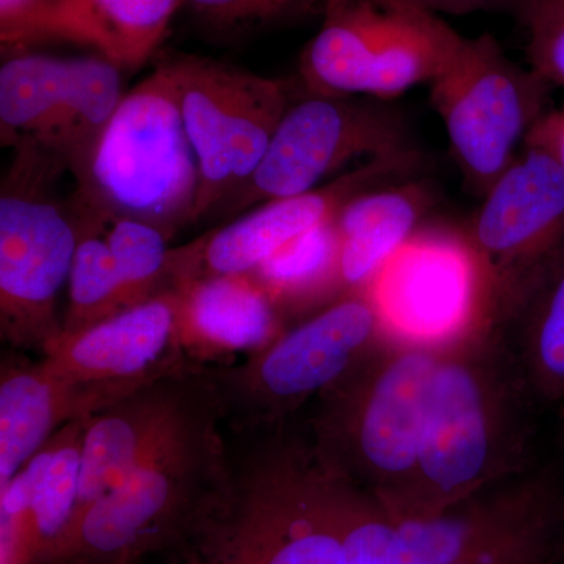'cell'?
Returning <instances> with one entry per match:
<instances>
[{
  "label": "cell",
  "mask_w": 564,
  "mask_h": 564,
  "mask_svg": "<svg viewBox=\"0 0 564 564\" xmlns=\"http://www.w3.org/2000/svg\"><path fill=\"white\" fill-rule=\"evenodd\" d=\"M534 404L496 329L456 334L434 373L413 488L397 519L443 513L536 467L529 455Z\"/></svg>",
  "instance_id": "cell-1"
},
{
  "label": "cell",
  "mask_w": 564,
  "mask_h": 564,
  "mask_svg": "<svg viewBox=\"0 0 564 564\" xmlns=\"http://www.w3.org/2000/svg\"><path fill=\"white\" fill-rule=\"evenodd\" d=\"M454 337L413 339L388 329L300 414L323 458L393 518L413 488L430 389Z\"/></svg>",
  "instance_id": "cell-2"
},
{
  "label": "cell",
  "mask_w": 564,
  "mask_h": 564,
  "mask_svg": "<svg viewBox=\"0 0 564 564\" xmlns=\"http://www.w3.org/2000/svg\"><path fill=\"white\" fill-rule=\"evenodd\" d=\"M69 173L74 195L106 218H132L170 240L196 223L202 174L182 121L176 87L158 62L126 93L101 135Z\"/></svg>",
  "instance_id": "cell-3"
},
{
  "label": "cell",
  "mask_w": 564,
  "mask_h": 564,
  "mask_svg": "<svg viewBox=\"0 0 564 564\" xmlns=\"http://www.w3.org/2000/svg\"><path fill=\"white\" fill-rule=\"evenodd\" d=\"M225 463V423L212 391L177 432L80 514L40 564H147L173 543Z\"/></svg>",
  "instance_id": "cell-4"
},
{
  "label": "cell",
  "mask_w": 564,
  "mask_h": 564,
  "mask_svg": "<svg viewBox=\"0 0 564 564\" xmlns=\"http://www.w3.org/2000/svg\"><path fill=\"white\" fill-rule=\"evenodd\" d=\"M388 328L370 289L288 326L240 364L204 366L228 430L280 425L303 413L377 347Z\"/></svg>",
  "instance_id": "cell-5"
},
{
  "label": "cell",
  "mask_w": 564,
  "mask_h": 564,
  "mask_svg": "<svg viewBox=\"0 0 564 564\" xmlns=\"http://www.w3.org/2000/svg\"><path fill=\"white\" fill-rule=\"evenodd\" d=\"M14 151L0 192V336L44 355L62 336L58 296L69 281L79 228L69 199L58 202L52 193L68 170L35 144Z\"/></svg>",
  "instance_id": "cell-6"
},
{
  "label": "cell",
  "mask_w": 564,
  "mask_h": 564,
  "mask_svg": "<svg viewBox=\"0 0 564 564\" xmlns=\"http://www.w3.org/2000/svg\"><path fill=\"white\" fill-rule=\"evenodd\" d=\"M463 41L419 0H333L296 76L310 91L384 101L436 79Z\"/></svg>",
  "instance_id": "cell-7"
},
{
  "label": "cell",
  "mask_w": 564,
  "mask_h": 564,
  "mask_svg": "<svg viewBox=\"0 0 564 564\" xmlns=\"http://www.w3.org/2000/svg\"><path fill=\"white\" fill-rule=\"evenodd\" d=\"M176 87L181 117L202 174L196 223L221 212L269 150L300 90L296 77H265L203 55L161 58Z\"/></svg>",
  "instance_id": "cell-8"
},
{
  "label": "cell",
  "mask_w": 564,
  "mask_h": 564,
  "mask_svg": "<svg viewBox=\"0 0 564 564\" xmlns=\"http://www.w3.org/2000/svg\"><path fill=\"white\" fill-rule=\"evenodd\" d=\"M430 98L469 191L485 196L551 109L552 85L505 54L489 33L464 39L433 82Z\"/></svg>",
  "instance_id": "cell-9"
},
{
  "label": "cell",
  "mask_w": 564,
  "mask_h": 564,
  "mask_svg": "<svg viewBox=\"0 0 564 564\" xmlns=\"http://www.w3.org/2000/svg\"><path fill=\"white\" fill-rule=\"evenodd\" d=\"M475 272L477 322L496 326L564 245V170L522 148L485 193L462 237Z\"/></svg>",
  "instance_id": "cell-10"
},
{
  "label": "cell",
  "mask_w": 564,
  "mask_h": 564,
  "mask_svg": "<svg viewBox=\"0 0 564 564\" xmlns=\"http://www.w3.org/2000/svg\"><path fill=\"white\" fill-rule=\"evenodd\" d=\"M414 150L400 115L380 99L300 90L251 180L221 209L231 220L256 206L321 187L356 159Z\"/></svg>",
  "instance_id": "cell-11"
},
{
  "label": "cell",
  "mask_w": 564,
  "mask_h": 564,
  "mask_svg": "<svg viewBox=\"0 0 564 564\" xmlns=\"http://www.w3.org/2000/svg\"><path fill=\"white\" fill-rule=\"evenodd\" d=\"M40 364L68 393L77 419L202 366L192 361L182 344L176 289L80 332L62 334Z\"/></svg>",
  "instance_id": "cell-12"
},
{
  "label": "cell",
  "mask_w": 564,
  "mask_h": 564,
  "mask_svg": "<svg viewBox=\"0 0 564 564\" xmlns=\"http://www.w3.org/2000/svg\"><path fill=\"white\" fill-rule=\"evenodd\" d=\"M423 155L417 150L370 159L350 172L339 174L313 191L259 204L234 220L172 248V280L250 274L262 263L304 234L334 220L352 199L413 180L422 172Z\"/></svg>",
  "instance_id": "cell-13"
},
{
  "label": "cell",
  "mask_w": 564,
  "mask_h": 564,
  "mask_svg": "<svg viewBox=\"0 0 564 564\" xmlns=\"http://www.w3.org/2000/svg\"><path fill=\"white\" fill-rule=\"evenodd\" d=\"M210 397L212 386L204 366H192L90 415L82 443L79 500L73 524L177 432Z\"/></svg>",
  "instance_id": "cell-14"
},
{
  "label": "cell",
  "mask_w": 564,
  "mask_h": 564,
  "mask_svg": "<svg viewBox=\"0 0 564 564\" xmlns=\"http://www.w3.org/2000/svg\"><path fill=\"white\" fill-rule=\"evenodd\" d=\"M88 419L61 426L0 489V564H40L68 532L79 500Z\"/></svg>",
  "instance_id": "cell-15"
},
{
  "label": "cell",
  "mask_w": 564,
  "mask_h": 564,
  "mask_svg": "<svg viewBox=\"0 0 564 564\" xmlns=\"http://www.w3.org/2000/svg\"><path fill=\"white\" fill-rule=\"evenodd\" d=\"M386 328L413 339H445L475 325V272L458 250L408 242L370 285Z\"/></svg>",
  "instance_id": "cell-16"
},
{
  "label": "cell",
  "mask_w": 564,
  "mask_h": 564,
  "mask_svg": "<svg viewBox=\"0 0 564 564\" xmlns=\"http://www.w3.org/2000/svg\"><path fill=\"white\" fill-rule=\"evenodd\" d=\"M174 289L182 344L202 366L251 355L291 326L252 274L196 278Z\"/></svg>",
  "instance_id": "cell-17"
},
{
  "label": "cell",
  "mask_w": 564,
  "mask_h": 564,
  "mask_svg": "<svg viewBox=\"0 0 564 564\" xmlns=\"http://www.w3.org/2000/svg\"><path fill=\"white\" fill-rule=\"evenodd\" d=\"M432 185L408 180L358 196L337 214V296L369 289L434 206Z\"/></svg>",
  "instance_id": "cell-18"
},
{
  "label": "cell",
  "mask_w": 564,
  "mask_h": 564,
  "mask_svg": "<svg viewBox=\"0 0 564 564\" xmlns=\"http://www.w3.org/2000/svg\"><path fill=\"white\" fill-rule=\"evenodd\" d=\"M538 403L564 402V245L492 326Z\"/></svg>",
  "instance_id": "cell-19"
},
{
  "label": "cell",
  "mask_w": 564,
  "mask_h": 564,
  "mask_svg": "<svg viewBox=\"0 0 564 564\" xmlns=\"http://www.w3.org/2000/svg\"><path fill=\"white\" fill-rule=\"evenodd\" d=\"M68 393L40 362L3 359L0 370V489L61 426L74 421Z\"/></svg>",
  "instance_id": "cell-20"
},
{
  "label": "cell",
  "mask_w": 564,
  "mask_h": 564,
  "mask_svg": "<svg viewBox=\"0 0 564 564\" xmlns=\"http://www.w3.org/2000/svg\"><path fill=\"white\" fill-rule=\"evenodd\" d=\"M66 57L32 50L3 52L0 66L2 147L32 143L50 150L65 111Z\"/></svg>",
  "instance_id": "cell-21"
},
{
  "label": "cell",
  "mask_w": 564,
  "mask_h": 564,
  "mask_svg": "<svg viewBox=\"0 0 564 564\" xmlns=\"http://www.w3.org/2000/svg\"><path fill=\"white\" fill-rule=\"evenodd\" d=\"M76 214L79 240L70 267L68 310L63 332H80L129 310L124 285L106 240V218L76 195L69 198Z\"/></svg>",
  "instance_id": "cell-22"
},
{
  "label": "cell",
  "mask_w": 564,
  "mask_h": 564,
  "mask_svg": "<svg viewBox=\"0 0 564 564\" xmlns=\"http://www.w3.org/2000/svg\"><path fill=\"white\" fill-rule=\"evenodd\" d=\"M66 73L65 111L50 150L44 152L57 159L69 172L101 135L124 93L121 66L101 52L66 57Z\"/></svg>",
  "instance_id": "cell-23"
},
{
  "label": "cell",
  "mask_w": 564,
  "mask_h": 564,
  "mask_svg": "<svg viewBox=\"0 0 564 564\" xmlns=\"http://www.w3.org/2000/svg\"><path fill=\"white\" fill-rule=\"evenodd\" d=\"M96 52L122 70L141 68L165 39L182 0H76Z\"/></svg>",
  "instance_id": "cell-24"
},
{
  "label": "cell",
  "mask_w": 564,
  "mask_h": 564,
  "mask_svg": "<svg viewBox=\"0 0 564 564\" xmlns=\"http://www.w3.org/2000/svg\"><path fill=\"white\" fill-rule=\"evenodd\" d=\"M333 0H182L193 24L215 41L247 40L248 36L323 18Z\"/></svg>",
  "instance_id": "cell-25"
},
{
  "label": "cell",
  "mask_w": 564,
  "mask_h": 564,
  "mask_svg": "<svg viewBox=\"0 0 564 564\" xmlns=\"http://www.w3.org/2000/svg\"><path fill=\"white\" fill-rule=\"evenodd\" d=\"M106 240L129 307L173 291L172 248L161 229L132 218H106Z\"/></svg>",
  "instance_id": "cell-26"
},
{
  "label": "cell",
  "mask_w": 564,
  "mask_h": 564,
  "mask_svg": "<svg viewBox=\"0 0 564 564\" xmlns=\"http://www.w3.org/2000/svg\"><path fill=\"white\" fill-rule=\"evenodd\" d=\"M50 41L91 46L76 0H0L2 54Z\"/></svg>",
  "instance_id": "cell-27"
},
{
  "label": "cell",
  "mask_w": 564,
  "mask_h": 564,
  "mask_svg": "<svg viewBox=\"0 0 564 564\" xmlns=\"http://www.w3.org/2000/svg\"><path fill=\"white\" fill-rule=\"evenodd\" d=\"M558 497L451 564H547L558 525Z\"/></svg>",
  "instance_id": "cell-28"
},
{
  "label": "cell",
  "mask_w": 564,
  "mask_h": 564,
  "mask_svg": "<svg viewBox=\"0 0 564 564\" xmlns=\"http://www.w3.org/2000/svg\"><path fill=\"white\" fill-rule=\"evenodd\" d=\"M510 13L525 33L530 68L564 88V0H518Z\"/></svg>",
  "instance_id": "cell-29"
},
{
  "label": "cell",
  "mask_w": 564,
  "mask_h": 564,
  "mask_svg": "<svg viewBox=\"0 0 564 564\" xmlns=\"http://www.w3.org/2000/svg\"><path fill=\"white\" fill-rule=\"evenodd\" d=\"M524 148L543 152L564 170V102L545 111L527 135Z\"/></svg>",
  "instance_id": "cell-30"
},
{
  "label": "cell",
  "mask_w": 564,
  "mask_h": 564,
  "mask_svg": "<svg viewBox=\"0 0 564 564\" xmlns=\"http://www.w3.org/2000/svg\"><path fill=\"white\" fill-rule=\"evenodd\" d=\"M434 13L467 14L475 11L513 10L518 0H419Z\"/></svg>",
  "instance_id": "cell-31"
},
{
  "label": "cell",
  "mask_w": 564,
  "mask_h": 564,
  "mask_svg": "<svg viewBox=\"0 0 564 564\" xmlns=\"http://www.w3.org/2000/svg\"><path fill=\"white\" fill-rule=\"evenodd\" d=\"M560 510H562V513L564 514V491L562 488V497H560Z\"/></svg>",
  "instance_id": "cell-32"
},
{
  "label": "cell",
  "mask_w": 564,
  "mask_h": 564,
  "mask_svg": "<svg viewBox=\"0 0 564 564\" xmlns=\"http://www.w3.org/2000/svg\"><path fill=\"white\" fill-rule=\"evenodd\" d=\"M562 413H563V430H564V402L562 403Z\"/></svg>",
  "instance_id": "cell-33"
}]
</instances>
